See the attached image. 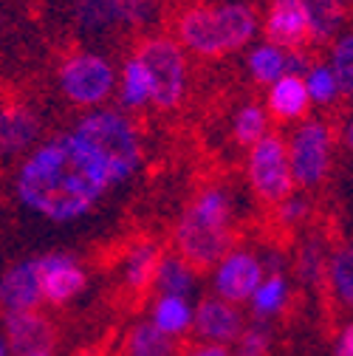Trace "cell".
<instances>
[{"instance_id": "cell-1", "label": "cell", "mask_w": 353, "mask_h": 356, "mask_svg": "<svg viewBox=\"0 0 353 356\" xmlns=\"http://www.w3.org/2000/svg\"><path fill=\"white\" fill-rule=\"evenodd\" d=\"M105 170L71 133L37 142L15 172V198L31 215L51 224H74L91 215L108 195Z\"/></svg>"}, {"instance_id": "cell-2", "label": "cell", "mask_w": 353, "mask_h": 356, "mask_svg": "<svg viewBox=\"0 0 353 356\" xmlns=\"http://www.w3.org/2000/svg\"><path fill=\"white\" fill-rule=\"evenodd\" d=\"M172 249L195 272L212 269L235 249V198L227 187L209 184L195 193L172 232Z\"/></svg>"}, {"instance_id": "cell-3", "label": "cell", "mask_w": 353, "mask_h": 356, "mask_svg": "<svg viewBox=\"0 0 353 356\" xmlns=\"http://www.w3.org/2000/svg\"><path fill=\"white\" fill-rule=\"evenodd\" d=\"M68 133L105 170L110 187L127 184L142 170V161H145L142 136L133 119L124 111L91 108L76 119V124Z\"/></svg>"}, {"instance_id": "cell-4", "label": "cell", "mask_w": 353, "mask_h": 356, "mask_svg": "<svg viewBox=\"0 0 353 356\" xmlns=\"http://www.w3.org/2000/svg\"><path fill=\"white\" fill-rule=\"evenodd\" d=\"M179 46L195 57H224L254 40L257 12L249 3H198L179 17Z\"/></svg>"}, {"instance_id": "cell-5", "label": "cell", "mask_w": 353, "mask_h": 356, "mask_svg": "<svg viewBox=\"0 0 353 356\" xmlns=\"http://www.w3.org/2000/svg\"><path fill=\"white\" fill-rule=\"evenodd\" d=\"M150 82V105L158 111L181 108L190 85L187 51L170 37H150L133 51Z\"/></svg>"}, {"instance_id": "cell-6", "label": "cell", "mask_w": 353, "mask_h": 356, "mask_svg": "<svg viewBox=\"0 0 353 356\" xmlns=\"http://www.w3.org/2000/svg\"><path fill=\"white\" fill-rule=\"evenodd\" d=\"M294 190L308 193L328 181L334 167V130L322 119H302L286 139Z\"/></svg>"}, {"instance_id": "cell-7", "label": "cell", "mask_w": 353, "mask_h": 356, "mask_svg": "<svg viewBox=\"0 0 353 356\" xmlns=\"http://www.w3.org/2000/svg\"><path fill=\"white\" fill-rule=\"evenodd\" d=\"M63 97L76 108H102L116 91V68L105 54L74 51L57 68Z\"/></svg>"}, {"instance_id": "cell-8", "label": "cell", "mask_w": 353, "mask_h": 356, "mask_svg": "<svg viewBox=\"0 0 353 356\" xmlns=\"http://www.w3.org/2000/svg\"><path fill=\"white\" fill-rule=\"evenodd\" d=\"M246 175L257 201L274 207L283 198H288L294 193V181L286 156V139L277 136V133H266L263 139H257L249 147Z\"/></svg>"}, {"instance_id": "cell-9", "label": "cell", "mask_w": 353, "mask_h": 356, "mask_svg": "<svg viewBox=\"0 0 353 356\" xmlns=\"http://www.w3.org/2000/svg\"><path fill=\"white\" fill-rule=\"evenodd\" d=\"M266 277V266L249 249H229L212 266V291L215 297L240 305Z\"/></svg>"}, {"instance_id": "cell-10", "label": "cell", "mask_w": 353, "mask_h": 356, "mask_svg": "<svg viewBox=\"0 0 353 356\" xmlns=\"http://www.w3.org/2000/svg\"><path fill=\"white\" fill-rule=\"evenodd\" d=\"M246 328V314L240 311V305H232L220 297H206L192 308V325L190 331L195 334L198 342H209V345H235V339L243 334Z\"/></svg>"}, {"instance_id": "cell-11", "label": "cell", "mask_w": 353, "mask_h": 356, "mask_svg": "<svg viewBox=\"0 0 353 356\" xmlns=\"http://www.w3.org/2000/svg\"><path fill=\"white\" fill-rule=\"evenodd\" d=\"M147 17V3L142 0H76L74 23L85 34H108L127 26H139Z\"/></svg>"}, {"instance_id": "cell-12", "label": "cell", "mask_w": 353, "mask_h": 356, "mask_svg": "<svg viewBox=\"0 0 353 356\" xmlns=\"http://www.w3.org/2000/svg\"><path fill=\"white\" fill-rule=\"evenodd\" d=\"M88 286V275L82 263L74 254L65 252H49L40 254V289H42V302L51 305H65L74 297H79Z\"/></svg>"}, {"instance_id": "cell-13", "label": "cell", "mask_w": 353, "mask_h": 356, "mask_svg": "<svg viewBox=\"0 0 353 356\" xmlns=\"http://www.w3.org/2000/svg\"><path fill=\"white\" fill-rule=\"evenodd\" d=\"M3 339L9 356H31L42 350H54L57 345V328L54 323L40 314V311H15L3 314Z\"/></svg>"}, {"instance_id": "cell-14", "label": "cell", "mask_w": 353, "mask_h": 356, "mask_svg": "<svg viewBox=\"0 0 353 356\" xmlns=\"http://www.w3.org/2000/svg\"><path fill=\"white\" fill-rule=\"evenodd\" d=\"M42 305L40 289V254L12 263L0 275V311L15 314V311H37Z\"/></svg>"}, {"instance_id": "cell-15", "label": "cell", "mask_w": 353, "mask_h": 356, "mask_svg": "<svg viewBox=\"0 0 353 356\" xmlns=\"http://www.w3.org/2000/svg\"><path fill=\"white\" fill-rule=\"evenodd\" d=\"M42 136V124L40 116L20 102L0 105V156L12 159V156H26Z\"/></svg>"}, {"instance_id": "cell-16", "label": "cell", "mask_w": 353, "mask_h": 356, "mask_svg": "<svg viewBox=\"0 0 353 356\" xmlns=\"http://www.w3.org/2000/svg\"><path fill=\"white\" fill-rule=\"evenodd\" d=\"M263 31L272 46L283 51L302 49L308 42V23L299 0H272L266 9V20H263Z\"/></svg>"}, {"instance_id": "cell-17", "label": "cell", "mask_w": 353, "mask_h": 356, "mask_svg": "<svg viewBox=\"0 0 353 356\" xmlns=\"http://www.w3.org/2000/svg\"><path fill=\"white\" fill-rule=\"evenodd\" d=\"M311 108L305 82L297 74H283L269 85L266 94V113L274 116L277 122H302Z\"/></svg>"}, {"instance_id": "cell-18", "label": "cell", "mask_w": 353, "mask_h": 356, "mask_svg": "<svg viewBox=\"0 0 353 356\" xmlns=\"http://www.w3.org/2000/svg\"><path fill=\"white\" fill-rule=\"evenodd\" d=\"M299 3L308 23V40L331 42L339 37V29L347 20V0H299Z\"/></svg>"}, {"instance_id": "cell-19", "label": "cell", "mask_w": 353, "mask_h": 356, "mask_svg": "<svg viewBox=\"0 0 353 356\" xmlns=\"http://www.w3.org/2000/svg\"><path fill=\"white\" fill-rule=\"evenodd\" d=\"M161 249L153 241H136L133 246L127 249L124 260H122V280L127 291H145L153 286V275L158 266Z\"/></svg>"}, {"instance_id": "cell-20", "label": "cell", "mask_w": 353, "mask_h": 356, "mask_svg": "<svg viewBox=\"0 0 353 356\" xmlns=\"http://www.w3.org/2000/svg\"><path fill=\"white\" fill-rule=\"evenodd\" d=\"M288 300H291V289H288L286 275H266L246 302L257 323H272L286 311Z\"/></svg>"}, {"instance_id": "cell-21", "label": "cell", "mask_w": 353, "mask_h": 356, "mask_svg": "<svg viewBox=\"0 0 353 356\" xmlns=\"http://www.w3.org/2000/svg\"><path fill=\"white\" fill-rule=\"evenodd\" d=\"M195 269L181 260L175 252H161L158 266H156V275H153V289L158 294H172V297H187L195 289Z\"/></svg>"}, {"instance_id": "cell-22", "label": "cell", "mask_w": 353, "mask_h": 356, "mask_svg": "<svg viewBox=\"0 0 353 356\" xmlns=\"http://www.w3.org/2000/svg\"><path fill=\"white\" fill-rule=\"evenodd\" d=\"M150 323L161 334H167L172 339H181L190 334V325H192V302L187 297L158 294L153 302V311H150Z\"/></svg>"}, {"instance_id": "cell-23", "label": "cell", "mask_w": 353, "mask_h": 356, "mask_svg": "<svg viewBox=\"0 0 353 356\" xmlns=\"http://www.w3.org/2000/svg\"><path fill=\"white\" fill-rule=\"evenodd\" d=\"M122 356H179V339L161 334L150 320H145L127 331Z\"/></svg>"}, {"instance_id": "cell-24", "label": "cell", "mask_w": 353, "mask_h": 356, "mask_svg": "<svg viewBox=\"0 0 353 356\" xmlns=\"http://www.w3.org/2000/svg\"><path fill=\"white\" fill-rule=\"evenodd\" d=\"M322 283H328L331 294L342 308L353 305V249L347 243L336 246L325 260V275Z\"/></svg>"}, {"instance_id": "cell-25", "label": "cell", "mask_w": 353, "mask_h": 356, "mask_svg": "<svg viewBox=\"0 0 353 356\" xmlns=\"http://www.w3.org/2000/svg\"><path fill=\"white\" fill-rule=\"evenodd\" d=\"M116 91H119V102L124 111H139L150 105V82L136 54H130L122 71L116 74Z\"/></svg>"}, {"instance_id": "cell-26", "label": "cell", "mask_w": 353, "mask_h": 356, "mask_svg": "<svg viewBox=\"0 0 353 356\" xmlns=\"http://www.w3.org/2000/svg\"><path fill=\"white\" fill-rule=\"evenodd\" d=\"M246 65L257 85H272L277 76L286 74V51L272 46V42H260V46L252 49Z\"/></svg>"}, {"instance_id": "cell-27", "label": "cell", "mask_w": 353, "mask_h": 356, "mask_svg": "<svg viewBox=\"0 0 353 356\" xmlns=\"http://www.w3.org/2000/svg\"><path fill=\"white\" fill-rule=\"evenodd\" d=\"M269 133V113L257 102H246L240 105V111L235 113L232 122V136L240 147H252L257 139H263Z\"/></svg>"}, {"instance_id": "cell-28", "label": "cell", "mask_w": 353, "mask_h": 356, "mask_svg": "<svg viewBox=\"0 0 353 356\" xmlns=\"http://www.w3.org/2000/svg\"><path fill=\"white\" fill-rule=\"evenodd\" d=\"M302 82H305V91H308V99L311 105H334L339 99V85H336V76L331 74L328 63H311L308 71L302 74Z\"/></svg>"}, {"instance_id": "cell-29", "label": "cell", "mask_w": 353, "mask_h": 356, "mask_svg": "<svg viewBox=\"0 0 353 356\" xmlns=\"http://www.w3.org/2000/svg\"><path fill=\"white\" fill-rule=\"evenodd\" d=\"M328 68L336 76L339 97H350L353 91V37L350 34H339L336 40H331Z\"/></svg>"}, {"instance_id": "cell-30", "label": "cell", "mask_w": 353, "mask_h": 356, "mask_svg": "<svg viewBox=\"0 0 353 356\" xmlns=\"http://www.w3.org/2000/svg\"><path fill=\"white\" fill-rule=\"evenodd\" d=\"M325 246H322V238L320 235H311L297 252V275L308 283V286H320L322 283V275H325Z\"/></svg>"}, {"instance_id": "cell-31", "label": "cell", "mask_w": 353, "mask_h": 356, "mask_svg": "<svg viewBox=\"0 0 353 356\" xmlns=\"http://www.w3.org/2000/svg\"><path fill=\"white\" fill-rule=\"evenodd\" d=\"M272 350V325L269 323H246L243 334L235 339L232 356H269Z\"/></svg>"}, {"instance_id": "cell-32", "label": "cell", "mask_w": 353, "mask_h": 356, "mask_svg": "<svg viewBox=\"0 0 353 356\" xmlns=\"http://www.w3.org/2000/svg\"><path fill=\"white\" fill-rule=\"evenodd\" d=\"M274 207H277V220L288 229L299 227L302 220H308V215H311V201H308L302 193H297V190L288 198H283L280 204H274Z\"/></svg>"}, {"instance_id": "cell-33", "label": "cell", "mask_w": 353, "mask_h": 356, "mask_svg": "<svg viewBox=\"0 0 353 356\" xmlns=\"http://www.w3.org/2000/svg\"><path fill=\"white\" fill-rule=\"evenodd\" d=\"M179 356H232V353H229V348H224V345H209V342H195L192 348L181 350Z\"/></svg>"}, {"instance_id": "cell-34", "label": "cell", "mask_w": 353, "mask_h": 356, "mask_svg": "<svg viewBox=\"0 0 353 356\" xmlns=\"http://www.w3.org/2000/svg\"><path fill=\"white\" fill-rule=\"evenodd\" d=\"M334 356H353V328H350V325H345V328L336 334Z\"/></svg>"}, {"instance_id": "cell-35", "label": "cell", "mask_w": 353, "mask_h": 356, "mask_svg": "<svg viewBox=\"0 0 353 356\" xmlns=\"http://www.w3.org/2000/svg\"><path fill=\"white\" fill-rule=\"evenodd\" d=\"M0 356H9V350H6V339H3V334H0Z\"/></svg>"}, {"instance_id": "cell-36", "label": "cell", "mask_w": 353, "mask_h": 356, "mask_svg": "<svg viewBox=\"0 0 353 356\" xmlns=\"http://www.w3.org/2000/svg\"><path fill=\"white\" fill-rule=\"evenodd\" d=\"M31 356H54V350H42V353H31Z\"/></svg>"}, {"instance_id": "cell-37", "label": "cell", "mask_w": 353, "mask_h": 356, "mask_svg": "<svg viewBox=\"0 0 353 356\" xmlns=\"http://www.w3.org/2000/svg\"><path fill=\"white\" fill-rule=\"evenodd\" d=\"M142 3H147V0H142Z\"/></svg>"}]
</instances>
